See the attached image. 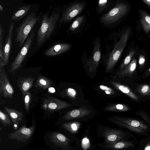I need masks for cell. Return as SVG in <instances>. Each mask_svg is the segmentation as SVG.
<instances>
[{
  "label": "cell",
  "instance_id": "obj_30",
  "mask_svg": "<svg viewBox=\"0 0 150 150\" xmlns=\"http://www.w3.org/2000/svg\"><path fill=\"white\" fill-rule=\"evenodd\" d=\"M125 146L124 143L120 142L116 144L115 145V147L117 149H120L123 148Z\"/></svg>",
  "mask_w": 150,
  "mask_h": 150
},
{
  "label": "cell",
  "instance_id": "obj_17",
  "mask_svg": "<svg viewBox=\"0 0 150 150\" xmlns=\"http://www.w3.org/2000/svg\"><path fill=\"white\" fill-rule=\"evenodd\" d=\"M30 8V5L20 7L13 13L11 17V20L16 21L21 20L27 15Z\"/></svg>",
  "mask_w": 150,
  "mask_h": 150
},
{
  "label": "cell",
  "instance_id": "obj_7",
  "mask_svg": "<svg viewBox=\"0 0 150 150\" xmlns=\"http://www.w3.org/2000/svg\"><path fill=\"white\" fill-rule=\"evenodd\" d=\"M14 88L10 83L4 67L0 68V95L10 99L13 98Z\"/></svg>",
  "mask_w": 150,
  "mask_h": 150
},
{
  "label": "cell",
  "instance_id": "obj_14",
  "mask_svg": "<svg viewBox=\"0 0 150 150\" xmlns=\"http://www.w3.org/2000/svg\"><path fill=\"white\" fill-rule=\"evenodd\" d=\"M4 108L11 119L13 129H17L23 117L22 113L15 109L6 106L4 107Z\"/></svg>",
  "mask_w": 150,
  "mask_h": 150
},
{
  "label": "cell",
  "instance_id": "obj_42",
  "mask_svg": "<svg viewBox=\"0 0 150 150\" xmlns=\"http://www.w3.org/2000/svg\"><path fill=\"white\" fill-rule=\"evenodd\" d=\"M0 9H1V11H2L3 10V7L1 6V5H0Z\"/></svg>",
  "mask_w": 150,
  "mask_h": 150
},
{
  "label": "cell",
  "instance_id": "obj_9",
  "mask_svg": "<svg viewBox=\"0 0 150 150\" xmlns=\"http://www.w3.org/2000/svg\"><path fill=\"white\" fill-rule=\"evenodd\" d=\"M85 5L83 3H74L69 6L63 14L61 21L67 22L72 19L83 10Z\"/></svg>",
  "mask_w": 150,
  "mask_h": 150
},
{
  "label": "cell",
  "instance_id": "obj_1",
  "mask_svg": "<svg viewBox=\"0 0 150 150\" xmlns=\"http://www.w3.org/2000/svg\"><path fill=\"white\" fill-rule=\"evenodd\" d=\"M59 14H51L50 16L45 14L43 16L40 26L38 31L37 45L39 47L45 43L51 35L59 20Z\"/></svg>",
  "mask_w": 150,
  "mask_h": 150
},
{
  "label": "cell",
  "instance_id": "obj_35",
  "mask_svg": "<svg viewBox=\"0 0 150 150\" xmlns=\"http://www.w3.org/2000/svg\"><path fill=\"white\" fill-rule=\"evenodd\" d=\"M100 88L103 90L105 91L109 90L111 91V89L107 86L104 85H100Z\"/></svg>",
  "mask_w": 150,
  "mask_h": 150
},
{
  "label": "cell",
  "instance_id": "obj_32",
  "mask_svg": "<svg viewBox=\"0 0 150 150\" xmlns=\"http://www.w3.org/2000/svg\"><path fill=\"white\" fill-rule=\"evenodd\" d=\"M145 62V59L144 57L142 55L140 56L139 59V64L140 65L143 64Z\"/></svg>",
  "mask_w": 150,
  "mask_h": 150
},
{
  "label": "cell",
  "instance_id": "obj_45",
  "mask_svg": "<svg viewBox=\"0 0 150 150\" xmlns=\"http://www.w3.org/2000/svg\"><path fill=\"white\" fill-rule=\"evenodd\" d=\"M149 71H150V68L149 69Z\"/></svg>",
  "mask_w": 150,
  "mask_h": 150
},
{
  "label": "cell",
  "instance_id": "obj_26",
  "mask_svg": "<svg viewBox=\"0 0 150 150\" xmlns=\"http://www.w3.org/2000/svg\"><path fill=\"white\" fill-rule=\"evenodd\" d=\"M24 97V101L25 108L26 110L28 111L29 110L31 100V96L30 93L29 91L27 92Z\"/></svg>",
  "mask_w": 150,
  "mask_h": 150
},
{
  "label": "cell",
  "instance_id": "obj_43",
  "mask_svg": "<svg viewBox=\"0 0 150 150\" xmlns=\"http://www.w3.org/2000/svg\"><path fill=\"white\" fill-rule=\"evenodd\" d=\"M105 92L107 94H110V93L108 91H105Z\"/></svg>",
  "mask_w": 150,
  "mask_h": 150
},
{
  "label": "cell",
  "instance_id": "obj_21",
  "mask_svg": "<svg viewBox=\"0 0 150 150\" xmlns=\"http://www.w3.org/2000/svg\"><path fill=\"white\" fill-rule=\"evenodd\" d=\"M112 83L116 87L118 88L123 93L127 94L134 99L136 100L137 99V96L130 91L129 88L127 87L114 82H112Z\"/></svg>",
  "mask_w": 150,
  "mask_h": 150
},
{
  "label": "cell",
  "instance_id": "obj_38",
  "mask_svg": "<svg viewBox=\"0 0 150 150\" xmlns=\"http://www.w3.org/2000/svg\"><path fill=\"white\" fill-rule=\"evenodd\" d=\"M116 108L118 109L122 110L123 108V107L122 105L118 104L116 105Z\"/></svg>",
  "mask_w": 150,
  "mask_h": 150
},
{
  "label": "cell",
  "instance_id": "obj_2",
  "mask_svg": "<svg viewBox=\"0 0 150 150\" xmlns=\"http://www.w3.org/2000/svg\"><path fill=\"white\" fill-rule=\"evenodd\" d=\"M39 19V17L32 12L24 20L16 30L15 42L20 48L28 38L31 30Z\"/></svg>",
  "mask_w": 150,
  "mask_h": 150
},
{
  "label": "cell",
  "instance_id": "obj_41",
  "mask_svg": "<svg viewBox=\"0 0 150 150\" xmlns=\"http://www.w3.org/2000/svg\"><path fill=\"white\" fill-rule=\"evenodd\" d=\"M146 150H150V146H148L145 149Z\"/></svg>",
  "mask_w": 150,
  "mask_h": 150
},
{
  "label": "cell",
  "instance_id": "obj_25",
  "mask_svg": "<svg viewBox=\"0 0 150 150\" xmlns=\"http://www.w3.org/2000/svg\"><path fill=\"white\" fill-rule=\"evenodd\" d=\"M108 0H99L98 4V12L101 13L106 8L108 5Z\"/></svg>",
  "mask_w": 150,
  "mask_h": 150
},
{
  "label": "cell",
  "instance_id": "obj_28",
  "mask_svg": "<svg viewBox=\"0 0 150 150\" xmlns=\"http://www.w3.org/2000/svg\"><path fill=\"white\" fill-rule=\"evenodd\" d=\"M130 124L131 126L132 127H137L140 125V123L138 121L136 120H133L131 122Z\"/></svg>",
  "mask_w": 150,
  "mask_h": 150
},
{
  "label": "cell",
  "instance_id": "obj_24",
  "mask_svg": "<svg viewBox=\"0 0 150 150\" xmlns=\"http://www.w3.org/2000/svg\"><path fill=\"white\" fill-rule=\"evenodd\" d=\"M84 18L83 16H80L77 17L73 22L70 27V30H74L77 28L81 24Z\"/></svg>",
  "mask_w": 150,
  "mask_h": 150
},
{
  "label": "cell",
  "instance_id": "obj_19",
  "mask_svg": "<svg viewBox=\"0 0 150 150\" xmlns=\"http://www.w3.org/2000/svg\"><path fill=\"white\" fill-rule=\"evenodd\" d=\"M137 67V61L135 59H133L131 62L121 72L119 73V76L124 77L125 76L130 75L134 71Z\"/></svg>",
  "mask_w": 150,
  "mask_h": 150
},
{
  "label": "cell",
  "instance_id": "obj_3",
  "mask_svg": "<svg viewBox=\"0 0 150 150\" xmlns=\"http://www.w3.org/2000/svg\"><path fill=\"white\" fill-rule=\"evenodd\" d=\"M130 33L127 29L121 36L119 41L115 44L107 59L106 71L108 72L113 68L119 59L127 44Z\"/></svg>",
  "mask_w": 150,
  "mask_h": 150
},
{
  "label": "cell",
  "instance_id": "obj_29",
  "mask_svg": "<svg viewBox=\"0 0 150 150\" xmlns=\"http://www.w3.org/2000/svg\"><path fill=\"white\" fill-rule=\"evenodd\" d=\"M117 136L115 134H111L108 137V140L110 141H114L116 139Z\"/></svg>",
  "mask_w": 150,
  "mask_h": 150
},
{
  "label": "cell",
  "instance_id": "obj_31",
  "mask_svg": "<svg viewBox=\"0 0 150 150\" xmlns=\"http://www.w3.org/2000/svg\"><path fill=\"white\" fill-rule=\"evenodd\" d=\"M149 89V87L148 85L143 86L141 88V91L143 93H145L147 92Z\"/></svg>",
  "mask_w": 150,
  "mask_h": 150
},
{
  "label": "cell",
  "instance_id": "obj_13",
  "mask_svg": "<svg viewBox=\"0 0 150 150\" xmlns=\"http://www.w3.org/2000/svg\"><path fill=\"white\" fill-rule=\"evenodd\" d=\"M71 45L69 44L61 43L55 44L48 49L45 52L46 56H55L59 55L68 50Z\"/></svg>",
  "mask_w": 150,
  "mask_h": 150
},
{
  "label": "cell",
  "instance_id": "obj_12",
  "mask_svg": "<svg viewBox=\"0 0 150 150\" xmlns=\"http://www.w3.org/2000/svg\"><path fill=\"white\" fill-rule=\"evenodd\" d=\"M34 79V77L30 76L21 77L18 79L16 84L23 97L26 93L33 86Z\"/></svg>",
  "mask_w": 150,
  "mask_h": 150
},
{
  "label": "cell",
  "instance_id": "obj_18",
  "mask_svg": "<svg viewBox=\"0 0 150 150\" xmlns=\"http://www.w3.org/2000/svg\"><path fill=\"white\" fill-rule=\"evenodd\" d=\"M52 83V82L50 79L43 76H40L37 78L35 86L45 89L50 87Z\"/></svg>",
  "mask_w": 150,
  "mask_h": 150
},
{
  "label": "cell",
  "instance_id": "obj_44",
  "mask_svg": "<svg viewBox=\"0 0 150 150\" xmlns=\"http://www.w3.org/2000/svg\"><path fill=\"white\" fill-rule=\"evenodd\" d=\"M0 128V130H1V131L2 130V129L1 128V127Z\"/></svg>",
  "mask_w": 150,
  "mask_h": 150
},
{
  "label": "cell",
  "instance_id": "obj_5",
  "mask_svg": "<svg viewBox=\"0 0 150 150\" xmlns=\"http://www.w3.org/2000/svg\"><path fill=\"white\" fill-rule=\"evenodd\" d=\"M128 11V7L122 3H118L108 12L103 15L102 22L105 24H110L119 20L125 15Z\"/></svg>",
  "mask_w": 150,
  "mask_h": 150
},
{
  "label": "cell",
  "instance_id": "obj_34",
  "mask_svg": "<svg viewBox=\"0 0 150 150\" xmlns=\"http://www.w3.org/2000/svg\"><path fill=\"white\" fill-rule=\"evenodd\" d=\"M82 142L83 145L85 146L89 143V141L88 138H84L83 139Z\"/></svg>",
  "mask_w": 150,
  "mask_h": 150
},
{
  "label": "cell",
  "instance_id": "obj_36",
  "mask_svg": "<svg viewBox=\"0 0 150 150\" xmlns=\"http://www.w3.org/2000/svg\"><path fill=\"white\" fill-rule=\"evenodd\" d=\"M71 128L74 131H76L77 129V127L75 123H72L71 125Z\"/></svg>",
  "mask_w": 150,
  "mask_h": 150
},
{
  "label": "cell",
  "instance_id": "obj_8",
  "mask_svg": "<svg viewBox=\"0 0 150 150\" xmlns=\"http://www.w3.org/2000/svg\"><path fill=\"white\" fill-rule=\"evenodd\" d=\"M65 102L55 97H47L42 103V108L45 111L54 112L66 107Z\"/></svg>",
  "mask_w": 150,
  "mask_h": 150
},
{
  "label": "cell",
  "instance_id": "obj_22",
  "mask_svg": "<svg viewBox=\"0 0 150 150\" xmlns=\"http://www.w3.org/2000/svg\"><path fill=\"white\" fill-rule=\"evenodd\" d=\"M8 115L6 113L0 110V120L3 127H6L12 125Z\"/></svg>",
  "mask_w": 150,
  "mask_h": 150
},
{
  "label": "cell",
  "instance_id": "obj_11",
  "mask_svg": "<svg viewBox=\"0 0 150 150\" xmlns=\"http://www.w3.org/2000/svg\"><path fill=\"white\" fill-rule=\"evenodd\" d=\"M101 57L100 43L97 41L95 43L93 55L87 64L89 71H94L96 69Z\"/></svg>",
  "mask_w": 150,
  "mask_h": 150
},
{
  "label": "cell",
  "instance_id": "obj_37",
  "mask_svg": "<svg viewBox=\"0 0 150 150\" xmlns=\"http://www.w3.org/2000/svg\"><path fill=\"white\" fill-rule=\"evenodd\" d=\"M48 92L50 93H54L55 92V90L53 87H49L48 88Z\"/></svg>",
  "mask_w": 150,
  "mask_h": 150
},
{
  "label": "cell",
  "instance_id": "obj_4",
  "mask_svg": "<svg viewBox=\"0 0 150 150\" xmlns=\"http://www.w3.org/2000/svg\"><path fill=\"white\" fill-rule=\"evenodd\" d=\"M35 35V31L32 30L25 41L23 47L11 64L8 71L13 74L21 66L22 63L31 47Z\"/></svg>",
  "mask_w": 150,
  "mask_h": 150
},
{
  "label": "cell",
  "instance_id": "obj_27",
  "mask_svg": "<svg viewBox=\"0 0 150 150\" xmlns=\"http://www.w3.org/2000/svg\"><path fill=\"white\" fill-rule=\"evenodd\" d=\"M80 112L79 110H74L71 111L70 114L71 117H78L80 115Z\"/></svg>",
  "mask_w": 150,
  "mask_h": 150
},
{
  "label": "cell",
  "instance_id": "obj_33",
  "mask_svg": "<svg viewBox=\"0 0 150 150\" xmlns=\"http://www.w3.org/2000/svg\"><path fill=\"white\" fill-rule=\"evenodd\" d=\"M68 92L70 95H71L72 96H74L76 94V92L75 90L72 88H68Z\"/></svg>",
  "mask_w": 150,
  "mask_h": 150
},
{
  "label": "cell",
  "instance_id": "obj_10",
  "mask_svg": "<svg viewBox=\"0 0 150 150\" xmlns=\"http://www.w3.org/2000/svg\"><path fill=\"white\" fill-rule=\"evenodd\" d=\"M14 26V23L11 21L8 26V35L6 38L3 47L4 55L3 64L4 66L7 65L8 63Z\"/></svg>",
  "mask_w": 150,
  "mask_h": 150
},
{
  "label": "cell",
  "instance_id": "obj_39",
  "mask_svg": "<svg viewBox=\"0 0 150 150\" xmlns=\"http://www.w3.org/2000/svg\"><path fill=\"white\" fill-rule=\"evenodd\" d=\"M150 8V0H142Z\"/></svg>",
  "mask_w": 150,
  "mask_h": 150
},
{
  "label": "cell",
  "instance_id": "obj_23",
  "mask_svg": "<svg viewBox=\"0 0 150 150\" xmlns=\"http://www.w3.org/2000/svg\"><path fill=\"white\" fill-rule=\"evenodd\" d=\"M134 53V51L132 50L122 63L120 66V70L123 69L129 64Z\"/></svg>",
  "mask_w": 150,
  "mask_h": 150
},
{
  "label": "cell",
  "instance_id": "obj_16",
  "mask_svg": "<svg viewBox=\"0 0 150 150\" xmlns=\"http://www.w3.org/2000/svg\"><path fill=\"white\" fill-rule=\"evenodd\" d=\"M140 20L142 27L146 33L150 32V15L146 11H139Z\"/></svg>",
  "mask_w": 150,
  "mask_h": 150
},
{
  "label": "cell",
  "instance_id": "obj_6",
  "mask_svg": "<svg viewBox=\"0 0 150 150\" xmlns=\"http://www.w3.org/2000/svg\"><path fill=\"white\" fill-rule=\"evenodd\" d=\"M36 124L34 123L30 127L23 125L16 131L8 135L10 139L18 142H24L27 141L33 135L35 128Z\"/></svg>",
  "mask_w": 150,
  "mask_h": 150
},
{
  "label": "cell",
  "instance_id": "obj_15",
  "mask_svg": "<svg viewBox=\"0 0 150 150\" xmlns=\"http://www.w3.org/2000/svg\"><path fill=\"white\" fill-rule=\"evenodd\" d=\"M50 141L56 146L62 147L66 145L67 142V139L62 134L54 132L50 135Z\"/></svg>",
  "mask_w": 150,
  "mask_h": 150
},
{
  "label": "cell",
  "instance_id": "obj_20",
  "mask_svg": "<svg viewBox=\"0 0 150 150\" xmlns=\"http://www.w3.org/2000/svg\"><path fill=\"white\" fill-rule=\"evenodd\" d=\"M4 32V29L1 23L0 24V67H4L3 64L4 55L3 51V42Z\"/></svg>",
  "mask_w": 150,
  "mask_h": 150
},
{
  "label": "cell",
  "instance_id": "obj_40",
  "mask_svg": "<svg viewBox=\"0 0 150 150\" xmlns=\"http://www.w3.org/2000/svg\"><path fill=\"white\" fill-rule=\"evenodd\" d=\"M5 103V100L3 99L2 100L1 98H0V105H1V104L4 103Z\"/></svg>",
  "mask_w": 150,
  "mask_h": 150
}]
</instances>
